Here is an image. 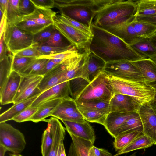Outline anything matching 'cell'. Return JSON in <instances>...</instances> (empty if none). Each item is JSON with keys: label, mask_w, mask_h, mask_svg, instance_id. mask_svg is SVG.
Returning <instances> with one entry per match:
<instances>
[{"label": "cell", "mask_w": 156, "mask_h": 156, "mask_svg": "<svg viewBox=\"0 0 156 156\" xmlns=\"http://www.w3.org/2000/svg\"><path fill=\"white\" fill-rule=\"evenodd\" d=\"M19 56L37 58L41 55L37 49L31 46L14 54Z\"/></svg>", "instance_id": "681fc988"}, {"label": "cell", "mask_w": 156, "mask_h": 156, "mask_svg": "<svg viewBox=\"0 0 156 156\" xmlns=\"http://www.w3.org/2000/svg\"><path fill=\"white\" fill-rule=\"evenodd\" d=\"M58 64L55 63L52 59H49L43 69L39 74V75L43 76L48 73Z\"/></svg>", "instance_id": "816d5d0a"}, {"label": "cell", "mask_w": 156, "mask_h": 156, "mask_svg": "<svg viewBox=\"0 0 156 156\" xmlns=\"http://www.w3.org/2000/svg\"><path fill=\"white\" fill-rule=\"evenodd\" d=\"M142 105L134 98L122 94H114L109 103V112H137Z\"/></svg>", "instance_id": "4fadbf2b"}, {"label": "cell", "mask_w": 156, "mask_h": 156, "mask_svg": "<svg viewBox=\"0 0 156 156\" xmlns=\"http://www.w3.org/2000/svg\"><path fill=\"white\" fill-rule=\"evenodd\" d=\"M9 51L5 44L4 37V33L0 37V59L6 56Z\"/></svg>", "instance_id": "f5cc1de1"}, {"label": "cell", "mask_w": 156, "mask_h": 156, "mask_svg": "<svg viewBox=\"0 0 156 156\" xmlns=\"http://www.w3.org/2000/svg\"><path fill=\"white\" fill-rule=\"evenodd\" d=\"M4 41L9 51L13 54L32 46L33 35L6 23L4 32Z\"/></svg>", "instance_id": "8992f818"}, {"label": "cell", "mask_w": 156, "mask_h": 156, "mask_svg": "<svg viewBox=\"0 0 156 156\" xmlns=\"http://www.w3.org/2000/svg\"><path fill=\"white\" fill-rule=\"evenodd\" d=\"M142 133V129H140L128 132L118 136L115 138L113 143L115 151L122 149Z\"/></svg>", "instance_id": "4dcf8cb0"}, {"label": "cell", "mask_w": 156, "mask_h": 156, "mask_svg": "<svg viewBox=\"0 0 156 156\" xmlns=\"http://www.w3.org/2000/svg\"><path fill=\"white\" fill-rule=\"evenodd\" d=\"M40 94L34 95L27 99L13 105L0 115V122L12 120L13 119L27 107L31 106Z\"/></svg>", "instance_id": "603a6c76"}, {"label": "cell", "mask_w": 156, "mask_h": 156, "mask_svg": "<svg viewBox=\"0 0 156 156\" xmlns=\"http://www.w3.org/2000/svg\"><path fill=\"white\" fill-rule=\"evenodd\" d=\"M93 149L96 156H111L112 154L107 150L96 147L94 146L93 147Z\"/></svg>", "instance_id": "11a10c76"}, {"label": "cell", "mask_w": 156, "mask_h": 156, "mask_svg": "<svg viewBox=\"0 0 156 156\" xmlns=\"http://www.w3.org/2000/svg\"><path fill=\"white\" fill-rule=\"evenodd\" d=\"M0 144L8 151L20 154L25 148L26 143L24 134L6 122H0Z\"/></svg>", "instance_id": "52a82bcc"}, {"label": "cell", "mask_w": 156, "mask_h": 156, "mask_svg": "<svg viewBox=\"0 0 156 156\" xmlns=\"http://www.w3.org/2000/svg\"><path fill=\"white\" fill-rule=\"evenodd\" d=\"M70 95L69 80L57 85L41 93L31 106L37 107L45 102L54 100L63 99Z\"/></svg>", "instance_id": "9a60e30c"}, {"label": "cell", "mask_w": 156, "mask_h": 156, "mask_svg": "<svg viewBox=\"0 0 156 156\" xmlns=\"http://www.w3.org/2000/svg\"><path fill=\"white\" fill-rule=\"evenodd\" d=\"M56 118L51 117L46 119L47 128L44 131L42 137L41 152L42 156H47L53 141Z\"/></svg>", "instance_id": "d4e9b609"}, {"label": "cell", "mask_w": 156, "mask_h": 156, "mask_svg": "<svg viewBox=\"0 0 156 156\" xmlns=\"http://www.w3.org/2000/svg\"><path fill=\"white\" fill-rule=\"evenodd\" d=\"M149 104L156 115V100L154 99L150 102Z\"/></svg>", "instance_id": "6f0895ef"}, {"label": "cell", "mask_w": 156, "mask_h": 156, "mask_svg": "<svg viewBox=\"0 0 156 156\" xmlns=\"http://www.w3.org/2000/svg\"><path fill=\"white\" fill-rule=\"evenodd\" d=\"M60 156H66L63 142L62 144Z\"/></svg>", "instance_id": "94428289"}, {"label": "cell", "mask_w": 156, "mask_h": 156, "mask_svg": "<svg viewBox=\"0 0 156 156\" xmlns=\"http://www.w3.org/2000/svg\"><path fill=\"white\" fill-rule=\"evenodd\" d=\"M114 0H54L61 14L91 28L96 14Z\"/></svg>", "instance_id": "7a4b0ae2"}, {"label": "cell", "mask_w": 156, "mask_h": 156, "mask_svg": "<svg viewBox=\"0 0 156 156\" xmlns=\"http://www.w3.org/2000/svg\"><path fill=\"white\" fill-rule=\"evenodd\" d=\"M56 16L58 19L65 23L93 37V34L91 28L62 14L56 15Z\"/></svg>", "instance_id": "60d3db41"}, {"label": "cell", "mask_w": 156, "mask_h": 156, "mask_svg": "<svg viewBox=\"0 0 156 156\" xmlns=\"http://www.w3.org/2000/svg\"><path fill=\"white\" fill-rule=\"evenodd\" d=\"M136 17H144L156 14V0H139L136 2Z\"/></svg>", "instance_id": "e575fe53"}, {"label": "cell", "mask_w": 156, "mask_h": 156, "mask_svg": "<svg viewBox=\"0 0 156 156\" xmlns=\"http://www.w3.org/2000/svg\"><path fill=\"white\" fill-rule=\"evenodd\" d=\"M135 19L149 22L156 26V14L147 16L136 17Z\"/></svg>", "instance_id": "db71d44e"}, {"label": "cell", "mask_w": 156, "mask_h": 156, "mask_svg": "<svg viewBox=\"0 0 156 156\" xmlns=\"http://www.w3.org/2000/svg\"><path fill=\"white\" fill-rule=\"evenodd\" d=\"M21 75V82L14 100L13 105L41 93L37 87L43 76L38 75Z\"/></svg>", "instance_id": "8fae6325"}, {"label": "cell", "mask_w": 156, "mask_h": 156, "mask_svg": "<svg viewBox=\"0 0 156 156\" xmlns=\"http://www.w3.org/2000/svg\"><path fill=\"white\" fill-rule=\"evenodd\" d=\"M90 83L82 78H77L69 80L70 95L75 99Z\"/></svg>", "instance_id": "ab89813d"}, {"label": "cell", "mask_w": 156, "mask_h": 156, "mask_svg": "<svg viewBox=\"0 0 156 156\" xmlns=\"http://www.w3.org/2000/svg\"><path fill=\"white\" fill-rule=\"evenodd\" d=\"M149 39L154 46L156 48V32Z\"/></svg>", "instance_id": "680465c9"}, {"label": "cell", "mask_w": 156, "mask_h": 156, "mask_svg": "<svg viewBox=\"0 0 156 156\" xmlns=\"http://www.w3.org/2000/svg\"><path fill=\"white\" fill-rule=\"evenodd\" d=\"M65 129L69 133L74 135L86 140L90 141L93 144L96 135L94 129L89 122L86 121L84 123L62 120Z\"/></svg>", "instance_id": "e0dca14e"}, {"label": "cell", "mask_w": 156, "mask_h": 156, "mask_svg": "<svg viewBox=\"0 0 156 156\" xmlns=\"http://www.w3.org/2000/svg\"><path fill=\"white\" fill-rule=\"evenodd\" d=\"M38 107L30 106L15 117L12 120L17 122L29 121L30 118L37 111Z\"/></svg>", "instance_id": "bcb514c9"}, {"label": "cell", "mask_w": 156, "mask_h": 156, "mask_svg": "<svg viewBox=\"0 0 156 156\" xmlns=\"http://www.w3.org/2000/svg\"><path fill=\"white\" fill-rule=\"evenodd\" d=\"M109 103L100 101H92L84 102L81 104L76 103L77 105L83 107L109 112Z\"/></svg>", "instance_id": "c3c4849f"}, {"label": "cell", "mask_w": 156, "mask_h": 156, "mask_svg": "<svg viewBox=\"0 0 156 156\" xmlns=\"http://www.w3.org/2000/svg\"><path fill=\"white\" fill-rule=\"evenodd\" d=\"M105 63L102 59L90 52L87 64L88 76L90 82L103 71Z\"/></svg>", "instance_id": "f1b7e54d"}, {"label": "cell", "mask_w": 156, "mask_h": 156, "mask_svg": "<svg viewBox=\"0 0 156 156\" xmlns=\"http://www.w3.org/2000/svg\"><path fill=\"white\" fill-rule=\"evenodd\" d=\"M140 129H142V126L140 118L138 114L125 122L118 128L115 138L125 133Z\"/></svg>", "instance_id": "8d00e7d4"}, {"label": "cell", "mask_w": 156, "mask_h": 156, "mask_svg": "<svg viewBox=\"0 0 156 156\" xmlns=\"http://www.w3.org/2000/svg\"><path fill=\"white\" fill-rule=\"evenodd\" d=\"M36 7L51 9L54 7V0H30Z\"/></svg>", "instance_id": "f907efd6"}, {"label": "cell", "mask_w": 156, "mask_h": 156, "mask_svg": "<svg viewBox=\"0 0 156 156\" xmlns=\"http://www.w3.org/2000/svg\"><path fill=\"white\" fill-rule=\"evenodd\" d=\"M141 121L142 133L156 145V115L149 103L142 105L137 112Z\"/></svg>", "instance_id": "5bb4252c"}, {"label": "cell", "mask_w": 156, "mask_h": 156, "mask_svg": "<svg viewBox=\"0 0 156 156\" xmlns=\"http://www.w3.org/2000/svg\"><path fill=\"white\" fill-rule=\"evenodd\" d=\"M53 25L62 35L77 49L89 51L88 47L92 37L54 17Z\"/></svg>", "instance_id": "9c48e42d"}, {"label": "cell", "mask_w": 156, "mask_h": 156, "mask_svg": "<svg viewBox=\"0 0 156 156\" xmlns=\"http://www.w3.org/2000/svg\"><path fill=\"white\" fill-rule=\"evenodd\" d=\"M62 99L49 101L42 104L38 107L37 111L30 118L29 121L35 123L46 121V118L51 116Z\"/></svg>", "instance_id": "cb8c5ba5"}, {"label": "cell", "mask_w": 156, "mask_h": 156, "mask_svg": "<svg viewBox=\"0 0 156 156\" xmlns=\"http://www.w3.org/2000/svg\"><path fill=\"white\" fill-rule=\"evenodd\" d=\"M57 30L53 24L45 28L33 35L32 46H38L48 41Z\"/></svg>", "instance_id": "f35d334b"}, {"label": "cell", "mask_w": 156, "mask_h": 156, "mask_svg": "<svg viewBox=\"0 0 156 156\" xmlns=\"http://www.w3.org/2000/svg\"><path fill=\"white\" fill-rule=\"evenodd\" d=\"M8 3V0H0V10L5 16Z\"/></svg>", "instance_id": "9f6ffc18"}, {"label": "cell", "mask_w": 156, "mask_h": 156, "mask_svg": "<svg viewBox=\"0 0 156 156\" xmlns=\"http://www.w3.org/2000/svg\"><path fill=\"white\" fill-rule=\"evenodd\" d=\"M51 116L61 121L84 123L86 120L79 111L75 99L69 96L63 98Z\"/></svg>", "instance_id": "30bf717a"}, {"label": "cell", "mask_w": 156, "mask_h": 156, "mask_svg": "<svg viewBox=\"0 0 156 156\" xmlns=\"http://www.w3.org/2000/svg\"><path fill=\"white\" fill-rule=\"evenodd\" d=\"M68 133L72 142L68 156H96L93 148L94 144L91 142Z\"/></svg>", "instance_id": "d6986e66"}, {"label": "cell", "mask_w": 156, "mask_h": 156, "mask_svg": "<svg viewBox=\"0 0 156 156\" xmlns=\"http://www.w3.org/2000/svg\"><path fill=\"white\" fill-rule=\"evenodd\" d=\"M20 0H8L6 13V23L16 25L23 20L19 10Z\"/></svg>", "instance_id": "836d02e7"}, {"label": "cell", "mask_w": 156, "mask_h": 156, "mask_svg": "<svg viewBox=\"0 0 156 156\" xmlns=\"http://www.w3.org/2000/svg\"><path fill=\"white\" fill-rule=\"evenodd\" d=\"M22 75L12 70L2 88L0 90V102L1 105L13 103L19 89Z\"/></svg>", "instance_id": "2e32d148"}, {"label": "cell", "mask_w": 156, "mask_h": 156, "mask_svg": "<svg viewBox=\"0 0 156 156\" xmlns=\"http://www.w3.org/2000/svg\"><path fill=\"white\" fill-rule=\"evenodd\" d=\"M114 94L109 76L102 71L74 99L77 104L92 101L109 103Z\"/></svg>", "instance_id": "277c9868"}, {"label": "cell", "mask_w": 156, "mask_h": 156, "mask_svg": "<svg viewBox=\"0 0 156 156\" xmlns=\"http://www.w3.org/2000/svg\"><path fill=\"white\" fill-rule=\"evenodd\" d=\"M154 144V143L150 139L142 133L113 156H118L134 150L148 148Z\"/></svg>", "instance_id": "83f0119b"}, {"label": "cell", "mask_w": 156, "mask_h": 156, "mask_svg": "<svg viewBox=\"0 0 156 156\" xmlns=\"http://www.w3.org/2000/svg\"><path fill=\"white\" fill-rule=\"evenodd\" d=\"M132 23L139 37L149 38L156 32V26L149 22L134 19Z\"/></svg>", "instance_id": "d6a6232c"}, {"label": "cell", "mask_w": 156, "mask_h": 156, "mask_svg": "<svg viewBox=\"0 0 156 156\" xmlns=\"http://www.w3.org/2000/svg\"><path fill=\"white\" fill-rule=\"evenodd\" d=\"M56 15V13L51 9L35 7L33 12L29 15L24 16L22 20H32L46 27L53 24L54 17Z\"/></svg>", "instance_id": "7402d4cb"}, {"label": "cell", "mask_w": 156, "mask_h": 156, "mask_svg": "<svg viewBox=\"0 0 156 156\" xmlns=\"http://www.w3.org/2000/svg\"><path fill=\"white\" fill-rule=\"evenodd\" d=\"M8 150L5 147L0 144V156H5V153Z\"/></svg>", "instance_id": "91938a15"}, {"label": "cell", "mask_w": 156, "mask_h": 156, "mask_svg": "<svg viewBox=\"0 0 156 156\" xmlns=\"http://www.w3.org/2000/svg\"><path fill=\"white\" fill-rule=\"evenodd\" d=\"M138 114L137 112H109L103 126L112 137L115 138L118 128L125 122Z\"/></svg>", "instance_id": "ffe728a7"}, {"label": "cell", "mask_w": 156, "mask_h": 156, "mask_svg": "<svg viewBox=\"0 0 156 156\" xmlns=\"http://www.w3.org/2000/svg\"><path fill=\"white\" fill-rule=\"evenodd\" d=\"M62 36V34L57 30L50 38L39 45H45L57 47H74L70 43H68L64 41Z\"/></svg>", "instance_id": "b9f144b4"}, {"label": "cell", "mask_w": 156, "mask_h": 156, "mask_svg": "<svg viewBox=\"0 0 156 156\" xmlns=\"http://www.w3.org/2000/svg\"><path fill=\"white\" fill-rule=\"evenodd\" d=\"M32 46L35 48L41 55L53 54L64 52L74 47H57L45 45Z\"/></svg>", "instance_id": "ee69618b"}, {"label": "cell", "mask_w": 156, "mask_h": 156, "mask_svg": "<svg viewBox=\"0 0 156 156\" xmlns=\"http://www.w3.org/2000/svg\"><path fill=\"white\" fill-rule=\"evenodd\" d=\"M93 36L88 51L107 62L126 60L135 61L147 58L129 45L106 30L92 23Z\"/></svg>", "instance_id": "6da1fadb"}, {"label": "cell", "mask_w": 156, "mask_h": 156, "mask_svg": "<svg viewBox=\"0 0 156 156\" xmlns=\"http://www.w3.org/2000/svg\"><path fill=\"white\" fill-rule=\"evenodd\" d=\"M136 152H135L129 156H136Z\"/></svg>", "instance_id": "be15d7a7"}, {"label": "cell", "mask_w": 156, "mask_h": 156, "mask_svg": "<svg viewBox=\"0 0 156 156\" xmlns=\"http://www.w3.org/2000/svg\"><path fill=\"white\" fill-rule=\"evenodd\" d=\"M133 21L116 25L105 30L130 45L139 37L133 26Z\"/></svg>", "instance_id": "44dd1931"}, {"label": "cell", "mask_w": 156, "mask_h": 156, "mask_svg": "<svg viewBox=\"0 0 156 156\" xmlns=\"http://www.w3.org/2000/svg\"><path fill=\"white\" fill-rule=\"evenodd\" d=\"M130 46L137 52L147 58L152 59L156 57V48L149 38L139 37Z\"/></svg>", "instance_id": "484cf974"}, {"label": "cell", "mask_w": 156, "mask_h": 156, "mask_svg": "<svg viewBox=\"0 0 156 156\" xmlns=\"http://www.w3.org/2000/svg\"><path fill=\"white\" fill-rule=\"evenodd\" d=\"M131 62L139 69L145 83L156 89V63L149 58Z\"/></svg>", "instance_id": "ac0fdd59"}, {"label": "cell", "mask_w": 156, "mask_h": 156, "mask_svg": "<svg viewBox=\"0 0 156 156\" xmlns=\"http://www.w3.org/2000/svg\"><path fill=\"white\" fill-rule=\"evenodd\" d=\"M108 76L114 94L132 96L142 105L149 103L154 99L155 89L145 83Z\"/></svg>", "instance_id": "5b68a950"}, {"label": "cell", "mask_w": 156, "mask_h": 156, "mask_svg": "<svg viewBox=\"0 0 156 156\" xmlns=\"http://www.w3.org/2000/svg\"><path fill=\"white\" fill-rule=\"evenodd\" d=\"M80 52L75 47L64 52L46 55H42L37 58H46L47 59H58L65 60L71 57L78 54Z\"/></svg>", "instance_id": "f6af8a7d"}, {"label": "cell", "mask_w": 156, "mask_h": 156, "mask_svg": "<svg viewBox=\"0 0 156 156\" xmlns=\"http://www.w3.org/2000/svg\"><path fill=\"white\" fill-rule=\"evenodd\" d=\"M136 12V2L132 0H114L100 11L93 23L106 29L135 19Z\"/></svg>", "instance_id": "3957f363"}, {"label": "cell", "mask_w": 156, "mask_h": 156, "mask_svg": "<svg viewBox=\"0 0 156 156\" xmlns=\"http://www.w3.org/2000/svg\"><path fill=\"white\" fill-rule=\"evenodd\" d=\"M14 55L12 70L15 71L19 73L37 58L19 56Z\"/></svg>", "instance_id": "7bdbcfd3"}, {"label": "cell", "mask_w": 156, "mask_h": 156, "mask_svg": "<svg viewBox=\"0 0 156 156\" xmlns=\"http://www.w3.org/2000/svg\"><path fill=\"white\" fill-rule=\"evenodd\" d=\"M15 26L24 32L33 35L46 28L29 20H22Z\"/></svg>", "instance_id": "74e56055"}, {"label": "cell", "mask_w": 156, "mask_h": 156, "mask_svg": "<svg viewBox=\"0 0 156 156\" xmlns=\"http://www.w3.org/2000/svg\"><path fill=\"white\" fill-rule=\"evenodd\" d=\"M65 129L58 119L57 118L53 141L47 156H55L60 143L64 140Z\"/></svg>", "instance_id": "1f68e13d"}, {"label": "cell", "mask_w": 156, "mask_h": 156, "mask_svg": "<svg viewBox=\"0 0 156 156\" xmlns=\"http://www.w3.org/2000/svg\"><path fill=\"white\" fill-rule=\"evenodd\" d=\"M35 9V7L30 0H20L19 10L23 17L32 13Z\"/></svg>", "instance_id": "7dc6e473"}, {"label": "cell", "mask_w": 156, "mask_h": 156, "mask_svg": "<svg viewBox=\"0 0 156 156\" xmlns=\"http://www.w3.org/2000/svg\"><path fill=\"white\" fill-rule=\"evenodd\" d=\"M155 94L154 99L156 100V89H155Z\"/></svg>", "instance_id": "e7e4bbea"}, {"label": "cell", "mask_w": 156, "mask_h": 156, "mask_svg": "<svg viewBox=\"0 0 156 156\" xmlns=\"http://www.w3.org/2000/svg\"><path fill=\"white\" fill-rule=\"evenodd\" d=\"M156 63V57L152 59Z\"/></svg>", "instance_id": "03108f58"}, {"label": "cell", "mask_w": 156, "mask_h": 156, "mask_svg": "<svg viewBox=\"0 0 156 156\" xmlns=\"http://www.w3.org/2000/svg\"><path fill=\"white\" fill-rule=\"evenodd\" d=\"M103 71L110 76L145 83L139 69L129 61L121 60L107 62Z\"/></svg>", "instance_id": "ba28073f"}, {"label": "cell", "mask_w": 156, "mask_h": 156, "mask_svg": "<svg viewBox=\"0 0 156 156\" xmlns=\"http://www.w3.org/2000/svg\"><path fill=\"white\" fill-rule=\"evenodd\" d=\"M10 156H23L20 154H9Z\"/></svg>", "instance_id": "6125c7cd"}, {"label": "cell", "mask_w": 156, "mask_h": 156, "mask_svg": "<svg viewBox=\"0 0 156 156\" xmlns=\"http://www.w3.org/2000/svg\"><path fill=\"white\" fill-rule=\"evenodd\" d=\"M113 156L112 155V156Z\"/></svg>", "instance_id": "003e7915"}, {"label": "cell", "mask_w": 156, "mask_h": 156, "mask_svg": "<svg viewBox=\"0 0 156 156\" xmlns=\"http://www.w3.org/2000/svg\"><path fill=\"white\" fill-rule=\"evenodd\" d=\"M48 60L46 58H37L19 73L23 75H39Z\"/></svg>", "instance_id": "d590c367"}, {"label": "cell", "mask_w": 156, "mask_h": 156, "mask_svg": "<svg viewBox=\"0 0 156 156\" xmlns=\"http://www.w3.org/2000/svg\"><path fill=\"white\" fill-rule=\"evenodd\" d=\"M68 58L58 64L43 76L37 87L41 93L67 81L66 77V69Z\"/></svg>", "instance_id": "7c38bea8"}, {"label": "cell", "mask_w": 156, "mask_h": 156, "mask_svg": "<svg viewBox=\"0 0 156 156\" xmlns=\"http://www.w3.org/2000/svg\"><path fill=\"white\" fill-rule=\"evenodd\" d=\"M77 105L86 121L103 125L109 112L84 108Z\"/></svg>", "instance_id": "4316f807"}, {"label": "cell", "mask_w": 156, "mask_h": 156, "mask_svg": "<svg viewBox=\"0 0 156 156\" xmlns=\"http://www.w3.org/2000/svg\"><path fill=\"white\" fill-rule=\"evenodd\" d=\"M14 54L10 51L0 59V90L5 84L12 70Z\"/></svg>", "instance_id": "f546056e"}]
</instances>
